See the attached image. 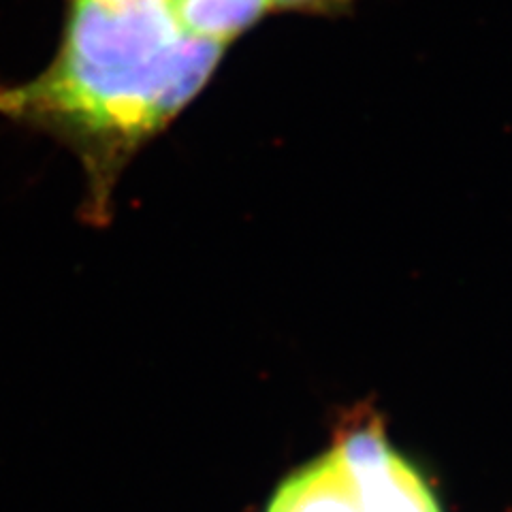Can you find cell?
Returning <instances> with one entry per match:
<instances>
[{"instance_id": "6da1fadb", "label": "cell", "mask_w": 512, "mask_h": 512, "mask_svg": "<svg viewBox=\"0 0 512 512\" xmlns=\"http://www.w3.org/2000/svg\"><path fill=\"white\" fill-rule=\"evenodd\" d=\"M222 52L190 35L171 0H73L54 62L0 88V116L67 139L105 203L124 160L205 86Z\"/></svg>"}, {"instance_id": "7a4b0ae2", "label": "cell", "mask_w": 512, "mask_h": 512, "mask_svg": "<svg viewBox=\"0 0 512 512\" xmlns=\"http://www.w3.org/2000/svg\"><path fill=\"white\" fill-rule=\"evenodd\" d=\"M333 453L355 487L361 512H440L423 478L391 451L380 427L352 429Z\"/></svg>"}, {"instance_id": "3957f363", "label": "cell", "mask_w": 512, "mask_h": 512, "mask_svg": "<svg viewBox=\"0 0 512 512\" xmlns=\"http://www.w3.org/2000/svg\"><path fill=\"white\" fill-rule=\"evenodd\" d=\"M267 512H361L355 487L331 451L280 485Z\"/></svg>"}, {"instance_id": "277c9868", "label": "cell", "mask_w": 512, "mask_h": 512, "mask_svg": "<svg viewBox=\"0 0 512 512\" xmlns=\"http://www.w3.org/2000/svg\"><path fill=\"white\" fill-rule=\"evenodd\" d=\"M190 35L227 45L274 7L271 0H171Z\"/></svg>"}, {"instance_id": "5b68a950", "label": "cell", "mask_w": 512, "mask_h": 512, "mask_svg": "<svg viewBox=\"0 0 512 512\" xmlns=\"http://www.w3.org/2000/svg\"><path fill=\"white\" fill-rule=\"evenodd\" d=\"M350 0H271V5L280 9H295V11H312V13H327L338 11Z\"/></svg>"}]
</instances>
